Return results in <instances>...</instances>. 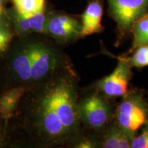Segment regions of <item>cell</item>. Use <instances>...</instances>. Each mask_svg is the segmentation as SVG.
<instances>
[{"label": "cell", "mask_w": 148, "mask_h": 148, "mask_svg": "<svg viewBox=\"0 0 148 148\" xmlns=\"http://www.w3.org/2000/svg\"><path fill=\"white\" fill-rule=\"evenodd\" d=\"M79 80L71 62L27 90L10 123L36 147H71L85 132L77 108Z\"/></svg>", "instance_id": "1"}, {"label": "cell", "mask_w": 148, "mask_h": 148, "mask_svg": "<svg viewBox=\"0 0 148 148\" xmlns=\"http://www.w3.org/2000/svg\"><path fill=\"white\" fill-rule=\"evenodd\" d=\"M38 35L21 36L25 41L29 62V88L43 82L56 72L71 63L69 57L53 42L40 36L42 34Z\"/></svg>", "instance_id": "2"}, {"label": "cell", "mask_w": 148, "mask_h": 148, "mask_svg": "<svg viewBox=\"0 0 148 148\" xmlns=\"http://www.w3.org/2000/svg\"><path fill=\"white\" fill-rule=\"evenodd\" d=\"M91 86L79 94L78 116L84 131L99 134L114 119L116 103Z\"/></svg>", "instance_id": "3"}, {"label": "cell", "mask_w": 148, "mask_h": 148, "mask_svg": "<svg viewBox=\"0 0 148 148\" xmlns=\"http://www.w3.org/2000/svg\"><path fill=\"white\" fill-rule=\"evenodd\" d=\"M114 121L129 137H134L148 122L146 91L138 88H130L121 100L116 103Z\"/></svg>", "instance_id": "4"}, {"label": "cell", "mask_w": 148, "mask_h": 148, "mask_svg": "<svg viewBox=\"0 0 148 148\" xmlns=\"http://www.w3.org/2000/svg\"><path fill=\"white\" fill-rule=\"evenodd\" d=\"M109 16L116 23L115 46L131 36L135 22L148 12V0H106Z\"/></svg>", "instance_id": "5"}, {"label": "cell", "mask_w": 148, "mask_h": 148, "mask_svg": "<svg viewBox=\"0 0 148 148\" xmlns=\"http://www.w3.org/2000/svg\"><path fill=\"white\" fill-rule=\"evenodd\" d=\"M82 23L75 16L65 12H47L45 35L60 45H68L81 38Z\"/></svg>", "instance_id": "6"}, {"label": "cell", "mask_w": 148, "mask_h": 148, "mask_svg": "<svg viewBox=\"0 0 148 148\" xmlns=\"http://www.w3.org/2000/svg\"><path fill=\"white\" fill-rule=\"evenodd\" d=\"M116 58L118 62L114 71L90 86L112 99L121 98L126 93L133 76L132 66L121 56Z\"/></svg>", "instance_id": "7"}, {"label": "cell", "mask_w": 148, "mask_h": 148, "mask_svg": "<svg viewBox=\"0 0 148 148\" xmlns=\"http://www.w3.org/2000/svg\"><path fill=\"white\" fill-rule=\"evenodd\" d=\"M8 11L16 36L35 34L45 35L47 16L45 10L30 16L21 15L12 8L8 9Z\"/></svg>", "instance_id": "8"}, {"label": "cell", "mask_w": 148, "mask_h": 148, "mask_svg": "<svg viewBox=\"0 0 148 148\" xmlns=\"http://www.w3.org/2000/svg\"><path fill=\"white\" fill-rule=\"evenodd\" d=\"M103 0H90L81 16V38L103 32Z\"/></svg>", "instance_id": "9"}, {"label": "cell", "mask_w": 148, "mask_h": 148, "mask_svg": "<svg viewBox=\"0 0 148 148\" xmlns=\"http://www.w3.org/2000/svg\"><path fill=\"white\" fill-rule=\"evenodd\" d=\"M97 136L99 147L130 148L131 138L114 119Z\"/></svg>", "instance_id": "10"}, {"label": "cell", "mask_w": 148, "mask_h": 148, "mask_svg": "<svg viewBox=\"0 0 148 148\" xmlns=\"http://www.w3.org/2000/svg\"><path fill=\"white\" fill-rule=\"evenodd\" d=\"M27 90L25 86H12L0 94V116L8 124L15 115L20 101Z\"/></svg>", "instance_id": "11"}, {"label": "cell", "mask_w": 148, "mask_h": 148, "mask_svg": "<svg viewBox=\"0 0 148 148\" xmlns=\"http://www.w3.org/2000/svg\"><path fill=\"white\" fill-rule=\"evenodd\" d=\"M131 36H132V44L125 55L131 53L139 46L148 45V12L135 22Z\"/></svg>", "instance_id": "12"}, {"label": "cell", "mask_w": 148, "mask_h": 148, "mask_svg": "<svg viewBox=\"0 0 148 148\" xmlns=\"http://www.w3.org/2000/svg\"><path fill=\"white\" fill-rule=\"evenodd\" d=\"M12 8L18 14L30 16L45 10V0H10Z\"/></svg>", "instance_id": "13"}, {"label": "cell", "mask_w": 148, "mask_h": 148, "mask_svg": "<svg viewBox=\"0 0 148 148\" xmlns=\"http://www.w3.org/2000/svg\"><path fill=\"white\" fill-rule=\"evenodd\" d=\"M121 56L132 68L142 69L148 66V45L139 46L130 54Z\"/></svg>", "instance_id": "14"}, {"label": "cell", "mask_w": 148, "mask_h": 148, "mask_svg": "<svg viewBox=\"0 0 148 148\" xmlns=\"http://www.w3.org/2000/svg\"><path fill=\"white\" fill-rule=\"evenodd\" d=\"M12 27H1L0 28V57H3L10 47L11 42L14 38Z\"/></svg>", "instance_id": "15"}, {"label": "cell", "mask_w": 148, "mask_h": 148, "mask_svg": "<svg viewBox=\"0 0 148 148\" xmlns=\"http://www.w3.org/2000/svg\"><path fill=\"white\" fill-rule=\"evenodd\" d=\"M130 148H148V122L132 138Z\"/></svg>", "instance_id": "16"}, {"label": "cell", "mask_w": 148, "mask_h": 148, "mask_svg": "<svg viewBox=\"0 0 148 148\" xmlns=\"http://www.w3.org/2000/svg\"><path fill=\"white\" fill-rule=\"evenodd\" d=\"M9 124L0 116V147L7 145Z\"/></svg>", "instance_id": "17"}, {"label": "cell", "mask_w": 148, "mask_h": 148, "mask_svg": "<svg viewBox=\"0 0 148 148\" xmlns=\"http://www.w3.org/2000/svg\"><path fill=\"white\" fill-rule=\"evenodd\" d=\"M1 27H12L10 15L6 8L0 9V28Z\"/></svg>", "instance_id": "18"}, {"label": "cell", "mask_w": 148, "mask_h": 148, "mask_svg": "<svg viewBox=\"0 0 148 148\" xmlns=\"http://www.w3.org/2000/svg\"><path fill=\"white\" fill-rule=\"evenodd\" d=\"M4 89V79H3V77L1 73V69H0V94Z\"/></svg>", "instance_id": "19"}, {"label": "cell", "mask_w": 148, "mask_h": 148, "mask_svg": "<svg viewBox=\"0 0 148 148\" xmlns=\"http://www.w3.org/2000/svg\"><path fill=\"white\" fill-rule=\"evenodd\" d=\"M8 0H0V9L5 8V3Z\"/></svg>", "instance_id": "20"}, {"label": "cell", "mask_w": 148, "mask_h": 148, "mask_svg": "<svg viewBox=\"0 0 148 148\" xmlns=\"http://www.w3.org/2000/svg\"><path fill=\"white\" fill-rule=\"evenodd\" d=\"M146 95H147V107H148V91H146Z\"/></svg>", "instance_id": "21"}]
</instances>
